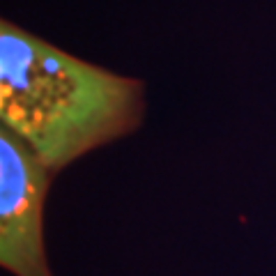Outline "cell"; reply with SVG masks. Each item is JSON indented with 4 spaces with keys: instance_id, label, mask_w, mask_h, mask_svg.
I'll list each match as a JSON object with an SVG mask.
<instances>
[{
    "instance_id": "6da1fadb",
    "label": "cell",
    "mask_w": 276,
    "mask_h": 276,
    "mask_svg": "<svg viewBox=\"0 0 276 276\" xmlns=\"http://www.w3.org/2000/svg\"><path fill=\"white\" fill-rule=\"evenodd\" d=\"M143 108L141 81L0 23V122L51 173L136 131Z\"/></svg>"
},
{
    "instance_id": "7a4b0ae2",
    "label": "cell",
    "mask_w": 276,
    "mask_h": 276,
    "mask_svg": "<svg viewBox=\"0 0 276 276\" xmlns=\"http://www.w3.org/2000/svg\"><path fill=\"white\" fill-rule=\"evenodd\" d=\"M46 164L0 127V265L14 276H53L44 246Z\"/></svg>"
}]
</instances>
